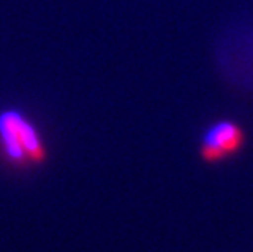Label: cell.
I'll return each instance as SVG.
<instances>
[{
	"label": "cell",
	"mask_w": 253,
	"mask_h": 252,
	"mask_svg": "<svg viewBox=\"0 0 253 252\" xmlns=\"http://www.w3.org/2000/svg\"><path fill=\"white\" fill-rule=\"evenodd\" d=\"M245 130L232 120H217L199 138V157L208 164H220L237 155L245 146Z\"/></svg>",
	"instance_id": "obj_2"
},
{
	"label": "cell",
	"mask_w": 253,
	"mask_h": 252,
	"mask_svg": "<svg viewBox=\"0 0 253 252\" xmlns=\"http://www.w3.org/2000/svg\"><path fill=\"white\" fill-rule=\"evenodd\" d=\"M0 151L13 167L30 169L44 164L47 146L28 116L18 110L0 113Z\"/></svg>",
	"instance_id": "obj_1"
}]
</instances>
